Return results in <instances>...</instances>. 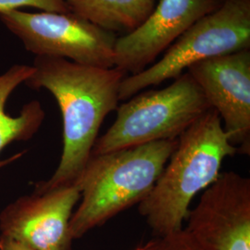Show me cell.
Here are the masks:
<instances>
[{"instance_id":"3","label":"cell","mask_w":250,"mask_h":250,"mask_svg":"<svg viewBox=\"0 0 250 250\" xmlns=\"http://www.w3.org/2000/svg\"><path fill=\"white\" fill-rule=\"evenodd\" d=\"M177 144L178 139L162 140L91 155L73 184L81 198L70 222L72 239H79L144 200Z\"/></svg>"},{"instance_id":"1","label":"cell","mask_w":250,"mask_h":250,"mask_svg":"<svg viewBox=\"0 0 250 250\" xmlns=\"http://www.w3.org/2000/svg\"><path fill=\"white\" fill-rule=\"evenodd\" d=\"M34 72L24 83L31 89L51 93L63 123L62 154L47 181L38 183L35 193L73 185L89 160L105 118L116 110L122 81L127 76L114 68H99L63 58L36 56Z\"/></svg>"},{"instance_id":"9","label":"cell","mask_w":250,"mask_h":250,"mask_svg":"<svg viewBox=\"0 0 250 250\" xmlns=\"http://www.w3.org/2000/svg\"><path fill=\"white\" fill-rule=\"evenodd\" d=\"M80 198L74 185L20 197L0 212L1 234L37 250H71L70 222Z\"/></svg>"},{"instance_id":"8","label":"cell","mask_w":250,"mask_h":250,"mask_svg":"<svg viewBox=\"0 0 250 250\" xmlns=\"http://www.w3.org/2000/svg\"><path fill=\"white\" fill-rule=\"evenodd\" d=\"M187 72L221 118L237 153H250V49L205 60Z\"/></svg>"},{"instance_id":"12","label":"cell","mask_w":250,"mask_h":250,"mask_svg":"<svg viewBox=\"0 0 250 250\" xmlns=\"http://www.w3.org/2000/svg\"><path fill=\"white\" fill-rule=\"evenodd\" d=\"M70 12L111 33L127 35L148 18L157 0H65Z\"/></svg>"},{"instance_id":"11","label":"cell","mask_w":250,"mask_h":250,"mask_svg":"<svg viewBox=\"0 0 250 250\" xmlns=\"http://www.w3.org/2000/svg\"><path fill=\"white\" fill-rule=\"evenodd\" d=\"M33 72V66L16 64L0 74V154L9 144L31 139L45 120V110L37 100L26 103L17 116L9 115L6 110L10 95L32 75ZM22 155L21 152L8 160L0 161V168L18 160Z\"/></svg>"},{"instance_id":"4","label":"cell","mask_w":250,"mask_h":250,"mask_svg":"<svg viewBox=\"0 0 250 250\" xmlns=\"http://www.w3.org/2000/svg\"><path fill=\"white\" fill-rule=\"evenodd\" d=\"M127 100L117 107L115 122L97 139L91 155L178 139L211 108L188 72L165 88L142 91Z\"/></svg>"},{"instance_id":"5","label":"cell","mask_w":250,"mask_h":250,"mask_svg":"<svg viewBox=\"0 0 250 250\" xmlns=\"http://www.w3.org/2000/svg\"><path fill=\"white\" fill-rule=\"evenodd\" d=\"M245 49H250V0H224L180 36L159 62L126 76L121 83L120 101L175 80L195 63Z\"/></svg>"},{"instance_id":"6","label":"cell","mask_w":250,"mask_h":250,"mask_svg":"<svg viewBox=\"0 0 250 250\" xmlns=\"http://www.w3.org/2000/svg\"><path fill=\"white\" fill-rule=\"evenodd\" d=\"M0 21L36 57H58L86 66L114 68L116 34L72 12L12 10L0 13Z\"/></svg>"},{"instance_id":"16","label":"cell","mask_w":250,"mask_h":250,"mask_svg":"<svg viewBox=\"0 0 250 250\" xmlns=\"http://www.w3.org/2000/svg\"><path fill=\"white\" fill-rule=\"evenodd\" d=\"M135 250H147V245H145L143 247H140V248H138Z\"/></svg>"},{"instance_id":"7","label":"cell","mask_w":250,"mask_h":250,"mask_svg":"<svg viewBox=\"0 0 250 250\" xmlns=\"http://www.w3.org/2000/svg\"><path fill=\"white\" fill-rule=\"evenodd\" d=\"M187 230L208 250H250V180L221 173L188 212Z\"/></svg>"},{"instance_id":"13","label":"cell","mask_w":250,"mask_h":250,"mask_svg":"<svg viewBox=\"0 0 250 250\" xmlns=\"http://www.w3.org/2000/svg\"><path fill=\"white\" fill-rule=\"evenodd\" d=\"M147 250H208L188 232L182 229L146 244Z\"/></svg>"},{"instance_id":"15","label":"cell","mask_w":250,"mask_h":250,"mask_svg":"<svg viewBox=\"0 0 250 250\" xmlns=\"http://www.w3.org/2000/svg\"><path fill=\"white\" fill-rule=\"evenodd\" d=\"M0 250H37L22 243L0 234Z\"/></svg>"},{"instance_id":"14","label":"cell","mask_w":250,"mask_h":250,"mask_svg":"<svg viewBox=\"0 0 250 250\" xmlns=\"http://www.w3.org/2000/svg\"><path fill=\"white\" fill-rule=\"evenodd\" d=\"M27 7L46 12H70L65 0H0V13L20 10Z\"/></svg>"},{"instance_id":"10","label":"cell","mask_w":250,"mask_h":250,"mask_svg":"<svg viewBox=\"0 0 250 250\" xmlns=\"http://www.w3.org/2000/svg\"><path fill=\"white\" fill-rule=\"evenodd\" d=\"M224 0H160L144 23L118 37L114 67L134 75L152 65L198 20L219 9Z\"/></svg>"},{"instance_id":"2","label":"cell","mask_w":250,"mask_h":250,"mask_svg":"<svg viewBox=\"0 0 250 250\" xmlns=\"http://www.w3.org/2000/svg\"><path fill=\"white\" fill-rule=\"evenodd\" d=\"M236 153L219 114L209 108L180 135L160 177L138 204L153 232L163 236L184 229L194 197L214 183L224 160Z\"/></svg>"}]
</instances>
